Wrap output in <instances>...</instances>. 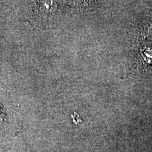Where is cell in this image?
I'll return each mask as SVG.
<instances>
[{"instance_id": "cell-1", "label": "cell", "mask_w": 152, "mask_h": 152, "mask_svg": "<svg viewBox=\"0 0 152 152\" xmlns=\"http://www.w3.org/2000/svg\"><path fill=\"white\" fill-rule=\"evenodd\" d=\"M3 118H2V113H1V111L0 110V120L2 121Z\"/></svg>"}]
</instances>
